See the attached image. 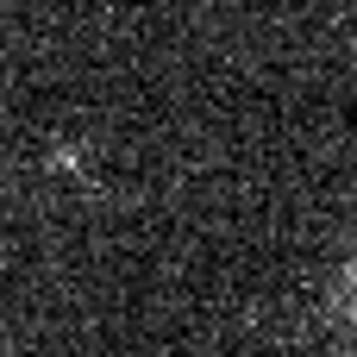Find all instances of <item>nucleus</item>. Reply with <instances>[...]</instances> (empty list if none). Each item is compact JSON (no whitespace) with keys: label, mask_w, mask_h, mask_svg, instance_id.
<instances>
[{"label":"nucleus","mask_w":357,"mask_h":357,"mask_svg":"<svg viewBox=\"0 0 357 357\" xmlns=\"http://www.w3.org/2000/svg\"><path fill=\"white\" fill-rule=\"evenodd\" d=\"M333 314H339V326L351 333V345H357V264L339 276V289H333Z\"/></svg>","instance_id":"obj_1"}]
</instances>
